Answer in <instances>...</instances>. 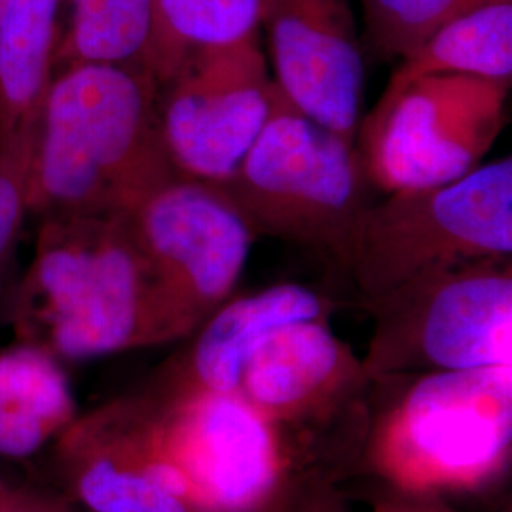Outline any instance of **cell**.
<instances>
[{
	"label": "cell",
	"instance_id": "obj_9",
	"mask_svg": "<svg viewBox=\"0 0 512 512\" xmlns=\"http://www.w3.org/2000/svg\"><path fill=\"white\" fill-rule=\"evenodd\" d=\"M274 95L260 35L188 55L160 86L162 135L175 171L228 181L266 126Z\"/></svg>",
	"mask_w": 512,
	"mask_h": 512
},
{
	"label": "cell",
	"instance_id": "obj_4",
	"mask_svg": "<svg viewBox=\"0 0 512 512\" xmlns=\"http://www.w3.org/2000/svg\"><path fill=\"white\" fill-rule=\"evenodd\" d=\"M258 236L323 249L342 266L368 205V179L355 141L289 105H274L238 169L217 184Z\"/></svg>",
	"mask_w": 512,
	"mask_h": 512
},
{
	"label": "cell",
	"instance_id": "obj_18",
	"mask_svg": "<svg viewBox=\"0 0 512 512\" xmlns=\"http://www.w3.org/2000/svg\"><path fill=\"white\" fill-rule=\"evenodd\" d=\"M69 2L71 21L57 44L55 71L80 63L147 67L154 0Z\"/></svg>",
	"mask_w": 512,
	"mask_h": 512
},
{
	"label": "cell",
	"instance_id": "obj_11",
	"mask_svg": "<svg viewBox=\"0 0 512 512\" xmlns=\"http://www.w3.org/2000/svg\"><path fill=\"white\" fill-rule=\"evenodd\" d=\"M238 393L285 431L310 437L366 414L370 378L329 319H308L262 338L243 366Z\"/></svg>",
	"mask_w": 512,
	"mask_h": 512
},
{
	"label": "cell",
	"instance_id": "obj_5",
	"mask_svg": "<svg viewBox=\"0 0 512 512\" xmlns=\"http://www.w3.org/2000/svg\"><path fill=\"white\" fill-rule=\"evenodd\" d=\"M503 256H512L511 156L452 183L368 203L344 268L372 298L431 270Z\"/></svg>",
	"mask_w": 512,
	"mask_h": 512
},
{
	"label": "cell",
	"instance_id": "obj_19",
	"mask_svg": "<svg viewBox=\"0 0 512 512\" xmlns=\"http://www.w3.org/2000/svg\"><path fill=\"white\" fill-rule=\"evenodd\" d=\"M490 0H363L366 35L384 59H403L440 25Z\"/></svg>",
	"mask_w": 512,
	"mask_h": 512
},
{
	"label": "cell",
	"instance_id": "obj_14",
	"mask_svg": "<svg viewBox=\"0 0 512 512\" xmlns=\"http://www.w3.org/2000/svg\"><path fill=\"white\" fill-rule=\"evenodd\" d=\"M63 0H10L0 23V162L27 177L55 73Z\"/></svg>",
	"mask_w": 512,
	"mask_h": 512
},
{
	"label": "cell",
	"instance_id": "obj_1",
	"mask_svg": "<svg viewBox=\"0 0 512 512\" xmlns=\"http://www.w3.org/2000/svg\"><path fill=\"white\" fill-rule=\"evenodd\" d=\"M179 173L147 67L80 63L55 71L25 177L27 211L131 215Z\"/></svg>",
	"mask_w": 512,
	"mask_h": 512
},
{
	"label": "cell",
	"instance_id": "obj_7",
	"mask_svg": "<svg viewBox=\"0 0 512 512\" xmlns=\"http://www.w3.org/2000/svg\"><path fill=\"white\" fill-rule=\"evenodd\" d=\"M509 92V82L469 74H431L385 90L355 139L368 183L393 194L469 175L507 124Z\"/></svg>",
	"mask_w": 512,
	"mask_h": 512
},
{
	"label": "cell",
	"instance_id": "obj_15",
	"mask_svg": "<svg viewBox=\"0 0 512 512\" xmlns=\"http://www.w3.org/2000/svg\"><path fill=\"white\" fill-rule=\"evenodd\" d=\"M431 74H469L512 82V0H490L446 21L401 59L385 90Z\"/></svg>",
	"mask_w": 512,
	"mask_h": 512
},
{
	"label": "cell",
	"instance_id": "obj_22",
	"mask_svg": "<svg viewBox=\"0 0 512 512\" xmlns=\"http://www.w3.org/2000/svg\"><path fill=\"white\" fill-rule=\"evenodd\" d=\"M272 512H348L334 488V476L311 475L294 484Z\"/></svg>",
	"mask_w": 512,
	"mask_h": 512
},
{
	"label": "cell",
	"instance_id": "obj_16",
	"mask_svg": "<svg viewBox=\"0 0 512 512\" xmlns=\"http://www.w3.org/2000/svg\"><path fill=\"white\" fill-rule=\"evenodd\" d=\"M69 412V385L46 351L19 348L0 355V454H33Z\"/></svg>",
	"mask_w": 512,
	"mask_h": 512
},
{
	"label": "cell",
	"instance_id": "obj_10",
	"mask_svg": "<svg viewBox=\"0 0 512 512\" xmlns=\"http://www.w3.org/2000/svg\"><path fill=\"white\" fill-rule=\"evenodd\" d=\"M129 217L196 325L232 296L256 238L220 186L177 175Z\"/></svg>",
	"mask_w": 512,
	"mask_h": 512
},
{
	"label": "cell",
	"instance_id": "obj_6",
	"mask_svg": "<svg viewBox=\"0 0 512 512\" xmlns=\"http://www.w3.org/2000/svg\"><path fill=\"white\" fill-rule=\"evenodd\" d=\"M365 302L374 317L363 359L370 382L512 365L511 256L431 270Z\"/></svg>",
	"mask_w": 512,
	"mask_h": 512
},
{
	"label": "cell",
	"instance_id": "obj_23",
	"mask_svg": "<svg viewBox=\"0 0 512 512\" xmlns=\"http://www.w3.org/2000/svg\"><path fill=\"white\" fill-rule=\"evenodd\" d=\"M384 501L397 512H456L440 499V495L391 492L384 495Z\"/></svg>",
	"mask_w": 512,
	"mask_h": 512
},
{
	"label": "cell",
	"instance_id": "obj_25",
	"mask_svg": "<svg viewBox=\"0 0 512 512\" xmlns=\"http://www.w3.org/2000/svg\"><path fill=\"white\" fill-rule=\"evenodd\" d=\"M8 4H10V0H0V23H2L4 14H6V8H8Z\"/></svg>",
	"mask_w": 512,
	"mask_h": 512
},
{
	"label": "cell",
	"instance_id": "obj_20",
	"mask_svg": "<svg viewBox=\"0 0 512 512\" xmlns=\"http://www.w3.org/2000/svg\"><path fill=\"white\" fill-rule=\"evenodd\" d=\"M154 458L141 463L95 459L80 478L82 499L93 512H202L152 478Z\"/></svg>",
	"mask_w": 512,
	"mask_h": 512
},
{
	"label": "cell",
	"instance_id": "obj_21",
	"mask_svg": "<svg viewBox=\"0 0 512 512\" xmlns=\"http://www.w3.org/2000/svg\"><path fill=\"white\" fill-rule=\"evenodd\" d=\"M25 213V175L0 164V270L14 251Z\"/></svg>",
	"mask_w": 512,
	"mask_h": 512
},
{
	"label": "cell",
	"instance_id": "obj_12",
	"mask_svg": "<svg viewBox=\"0 0 512 512\" xmlns=\"http://www.w3.org/2000/svg\"><path fill=\"white\" fill-rule=\"evenodd\" d=\"M260 27L283 99L355 141L363 120L365 63L348 0H268Z\"/></svg>",
	"mask_w": 512,
	"mask_h": 512
},
{
	"label": "cell",
	"instance_id": "obj_8",
	"mask_svg": "<svg viewBox=\"0 0 512 512\" xmlns=\"http://www.w3.org/2000/svg\"><path fill=\"white\" fill-rule=\"evenodd\" d=\"M291 437L239 393H194L179 397L164 450L205 511L272 512L302 478L325 475L296 469L313 461Z\"/></svg>",
	"mask_w": 512,
	"mask_h": 512
},
{
	"label": "cell",
	"instance_id": "obj_24",
	"mask_svg": "<svg viewBox=\"0 0 512 512\" xmlns=\"http://www.w3.org/2000/svg\"><path fill=\"white\" fill-rule=\"evenodd\" d=\"M374 512H397L389 503H385L384 499H380V503H376Z\"/></svg>",
	"mask_w": 512,
	"mask_h": 512
},
{
	"label": "cell",
	"instance_id": "obj_2",
	"mask_svg": "<svg viewBox=\"0 0 512 512\" xmlns=\"http://www.w3.org/2000/svg\"><path fill=\"white\" fill-rule=\"evenodd\" d=\"M55 353L92 359L198 329L129 215H44L29 272Z\"/></svg>",
	"mask_w": 512,
	"mask_h": 512
},
{
	"label": "cell",
	"instance_id": "obj_13",
	"mask_svg": "<svg viewBox=\"0 0 512 512\" xmlns=\"http://www.w3.org/2000/svg\"><path fill=\"white\" fill-rule=\"evenodd\" d=\"M334 302L296 283L228 298L198 325L179 361L181 393H238L241 372L262 338L283 325L329 319Z\"/></svg>",
	"mask_w": 512,
	"mask_h": 512
},
{
	"label": "cell",
	"instance_id": "obj_17",
	"mask_svg": "<svg viewBox=\"0 0 512 512\" xmlns=\"http://www.w3.org/2000/svg\"><path fill=\"white\" fill-rule=\"evenodd\" d=\"M268 0H154L147 67L162 86L198 50L260 35Z\"/></svg>",
	"mask_w": 512,
	"mask_h": 512
},
{
	"label": "cell",
	"instance_id": "obj_3",
	"mask_svg": "<svg viewBox=\"0 0 512 512\" xmlns=\"http://www.w3.org/2000/svg\"><path fill=\"white\" fill-rule=\"evenodd\" d=\"M391 391L366 423L365 467L401 494L488 486L511 458L512 365L372 380Z\"/></svg>",
	"mask_w": 512,
	"mask_h": 512
}]
</instances>
